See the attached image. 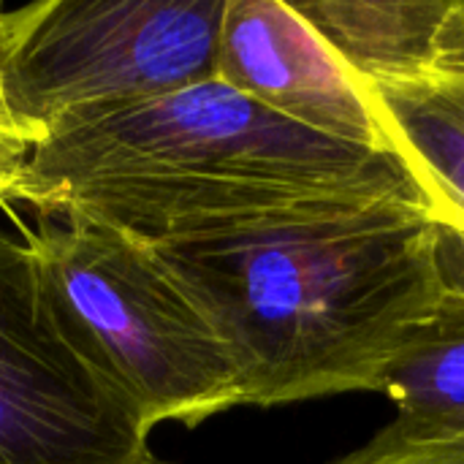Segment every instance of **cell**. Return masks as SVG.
Here are the masks:
<instances>
[{
    "label": "cell",
    "mask_w": 464,
    "mask_h": 464,
    "mask_svg": "<svg viewBox=\"0 0 464 464\" xmlns=\"http://www.w3.org/2000/svg\"><path fill=\"white\" fill-rule=\"evenodd\" d=\"M150 247L226 343L242 405L378 392L446 307L421 185Z\"/></svg>",
    "instance_id": "6da1fadb"
},
{
    "label": "cell",
    "mask_w": 464,
    "mask_h": 464,
    "mask_svg": "<svg viewBox=\"0 0 464 464\" xmlns=\"http://www.w3.org/2000/svg\"><path fill=\"white\" fill-rule=\"evenodd\" d=\"M419 188L389 147L291 122L226 82L68 120L33 147L8 201L82 212L144 245H169L285 209Z\"/></svg>",
    "instance_id": "7a4b0ae2"
},
{
    "label": "cell",
    "mask_w": 464,
    "mask_h": 464,
    "mask_svg": "<svg viewBox=\"0 0 464 464\" xmlns=\"http://www.w3.org/2000/svg\"><path fill=\"white\" fill-rule=\"evenodd\" d=\"M22 234L57 332L147 435L242 405L226 343L150 245L82 212Z\"/></svg>",
    "instance_id": "3957f363"
},
{
    "label": "cell",
    "mask_w": 464,
    "mask_h": 464,
    "mask_svg": "<svg viewBox=\"0 0 464 464\" xmlns=\"http://www.w3.org/2000/svg\"><path fill=\"white\" fill-rule=\"evenodd\" d=\"M226 0L0 5V95L35 144L95 109L215 79Z\"/></svg>",
    "instance_id": "277c9868"
},
{
    "label": "cell",
    "mask_w": 464,
    "mask_h": 464,
    "mask_svg": "<svg viewBox=\"0 0 464 464\" xmlns=\"http://www.w3.org/2000/svg\"><path fill=\"white\" fill-rule=\"evenodd\" d=\"M150 435L54 326L27 239L0 228V464H147Z\"/></svg>",
    "instance_id": "5b68a950"
},
{
    "label": "cell",
    "mask_w": 464,
    "mask_h": 464,
    "mask_svg": "<svg viewBox=\"0 0 464 464\" xmlns=\"http://www.w3.org/2000/svg\"><path fill=\"white\" fill-rule=\"evenodd\" d=\"M215 73L315 133L386 147L362 87L288 0H226Z\"/></svg>",
    "instance_id": "8992f818"
},
{
    "label": "cell",
    "mask_w": 464,
    "mask_h": 464,
    "mask_svg": "<svg viewBox=\"0 0 464 464\" xmlns=\"http://www.w3.org/2000/svg\"><path fill=\"white\" fill-rule=\"evenodd\" d=\"M356 84L386 147L424 193L464 212V76L430 68L405 79Z\"/></svg>",
    "instance_id": "52a82bcc"
},
{
    "label": "cell",
    "mask_w": 464,
    "mask_h": 464,
    "mask_svg": "<svg viewBox=\"0 0 464 464\" xmlns=\"http://www.w3.org/2000/svg\"><path fill=\"white\" fill-rule=\"evenodd\" d=\"M315 27L353 82L405 79L435 65V44L451 0H304Z\"/></svg>",
    "instance_id": "ba28073f"
},
{
    "label": "cell",
    "mask_w": 464,
    "mask_h": 464,
    "mask_svg": "<svg viewBox=\"0 0 464 464\" xmlns=\"http://www.w3.org/2000/svg\"><path fill=\"white\" fill-rule=\"evenodd\" d=\"M375 394L397 405L381 432L408 443H464V302L446 291L435 326L383 375Z\"/></svg>",
    "instance_id": "9c48e42d"
},
{
    "label": "cell",
    "mask_w": 464,
    "mask_h": 464,
    "mask_svg": "<svg viewBox=\"0 0 464 464\" xmlns=\"http://www.w3.org/2000/svg\"><path fill=\"white\" fill-rule=\"evenodd\" d=\"M332 464H464V443H408L378 432L359 451Z\"/></svg>",
    "instance_id": "30bf717a"
},
{
    "label": "cell",
    "mask_w": 464,
    "mask_h": 464,
    "mask_svg": "<svg viewBox=\"0 0 464 464\" xmlns=\"http://www.w3.org/2000/svg\"><path fill=\"white\" fill-rule=\"evenodd\" d=\"M435 218L438 266L443 285L451 296L464 302V212L459 207L430 196Z\"/></svg>",
    "instance_id": "8fae6325"
},
{
    "label": "cell",
    "mask_w": 464,
    "mask_h": 464,
    "mask_svg": "<svg viewBox=\"0 0 464 464\" xmlns=\"http://www.w3.org/2000/svg\"><path fill=\"white\" fill-rule=\"evenodd\" d=\"M30 152H33V141L14 125L0 95V204L8 201L11 188L19 179Z\"/></svg>",
    "instance_id": "7c38bea8"
},
{
    "label": "cell",
    "mask_w": 464,
    "mask_h": 464,
    "mask_svg": "<svg viewBox=\"0 0 464 464\" xmlns=\"http://www.w3.org/2000/svg\"><path fill=\"white\" fill-rule=\"evenodd\" d=\"M435 71L464 76V0H451L435 44Z\"/></svg>",
    "instance_id": "4fadbf2b"
},
{
    "label": "cell",
    "mask_w": 464,
    "mask_h": 464,
    "mask_svg": "<svg viewBox=\"0 0 464 464\" xmlns=\"http://www.w3.org/2000/svg\"><path fill=\"white\" fill-rule=\"evenodd\" d=\"M147 464H166V462H160L158 457H152V459H150V462H147Z\"/></svg>",
    "instance_id": "5bb4252c"
}]
</instances>
